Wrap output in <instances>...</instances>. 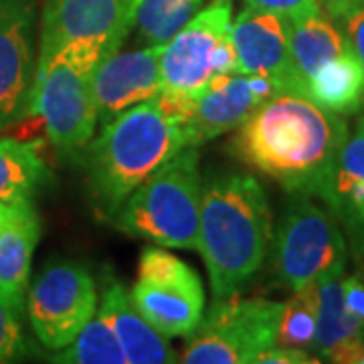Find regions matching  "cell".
Returning a JSON list of instances; mask_svg holds the SVG:
<instances>
[{
  "label": "cell",
  "mask_w": 364,
  "mask_h": 364,
  "mask_svg": "<svg viewBox=\"0 0 364 364\" xmlns=\"http://www.w3.org/2000/svg\"><path fill=\"white\" fill-rule=\"evenodd\" d=\"M348 132L346 117L310 97L275 93L237 128L231 150L289 195L316 196Z\"/></svg>",
  "instance_id": "cell-1"
},
{
  "label": "cell",
  "mask_w": 364,
  "mask_h": 364,
  "mask_svg": "<svg viewBox=\"0 0 364 364\" xmlns=\"http://www.w3.org/2000/svg\"><path fill=\"white\" fill-rule=\"evenodd\" d=\"M272 208L261 182L247 172H219L203 182L198 253L215 299L239 294L269 253Z\"/></svg>",
  "instance_id": "cell-2"
},
{
  "label": "cell",
  "mask_w": 364,
  "mask_h": 364,
  "mask_svg": "<svg viewBox=\"0 0 364 364\" xmlns=\"http://www.w3.org/2000/svg\"><path fill=\"white\" fill-rule=\"evenodd\" d=\"M186 148L182 126L148 100L102 126L87 150V181L93 200L114 219L126 198L158 168Z\"/></svg>",
  "instance_id": "cell-3"
},
{
  "label": "cell",
  "mask_w": 364,
  "mask_h": 364,
  "mask_svg": "<svg viewBox=\"0 0 364 364\" xmlns=\"http://www.w3.org/2000/svg\"><path fill=\"white\" fill-rule=\"evenodd\" d=\"M200 156L195 146L144 181L112 219L119 231L170 249L198 251V227L203 207Z\"/></svg>",
  "instance_id": "cell-4"
},
{
  "label": "cell",
  "mask_w": 364,
  "mask_h": 364,
  "mask_svg": "<svg viewBox=\"0 0 364 364\" xmlns=\"http://www.w3.org/2000/svg\"><path fill=\"white\" fill-rule=\"evenodd\" d=\"M105 55L93 45H67L37 65L26 116H35L61 154L85 150L97 128L93 75Z\"/></svg>",
  "instance_id": "cell-5"
},
{
  "label": "cell",
  "mask_w": 364,
  "mask_h": 364,
  "mask_svg": "<svg viewBox=\"0 0 364 364\" xmlns=\"http://www.w3.org/2000/svg\"><path fill=\"white\" fill-rule=\"evenodd\" d=\"M272 273L289 289L344 275L348 243L338 219L316 205L310 195H291L269 243Z\"/></svg>",
  "instance_id": "cell-6"
},
{
  "label": "cell",
  "mask_w": 364,
  "mask_h": 364,
  "mask_svg": "<svg viewBox=\"0 0 364 364\" xmlns=\"http://www.w3.org/2000/svg\"><path fill=\"white\" fill-rule=\"evenodd\" d=\"M233 0H210L162 47V91L195 100L221 73L237 71Z\"/></svg>",
  "instance_id": "cell-7"
},
{
  "label": "cell",
  "mask_w": 364,
  "mask_h": 364,
  "mask_svg": "<svg viewBox=\"0 0 364 364\" xmlns=\"http://www.w3.org/2000/svg\"><path fill=\"white\" fill-rule=\"evenodd\" d=\"M284 301L263 298L215 299L213 308L191 334L182 354L186 364H257L275 346Z\"/></svg>",
  "instance_id": "cell-8"
},
{
  "label": "cell",
  "mask_w": 364,
  "mask_h": 364,
  "mask_svg": "<svg viewBox=\"0 0 364 364\" xmlns=\"http://www.w3.org/2000/svg\"><path fill=\"white\" fill-rule=\"evenodd\" d=\"M130 298L164 338L191 336L205 316V287L198 273L166 249H144Z\"/></svg>",
  "instance_id": "cell-9"
},
{
  "label": "cell",
  "mask_w": 364,
  "mask_h": 364,
  "mask_svg": "<svg viewBox=\"0 0 364 364\" xmlns=\"http://www.w3.org/2000/svg\"><path fill=\"white\" fill-rule=\"evenodd\" d=\"M26 316L49 350L65 348L97 312V287L77 261H49L26 291Z\"/></svg>",
  "instance_id": "cell-10"
},
{
  "label": "cell",
  "mask_w": 364,
  "mask_h": 364,
  "mask_svg": "<svg viewBox=\"0 0 364 364\" xmlns=\"http://www.w3.org/2000/svg\"><path fill=\"white\" fill-rule=\"evenodd\" d=\"M136 0H47L37 65L67 45H93L109 57L134 26Z\"/></svg>",
  "instance_id": "cell-11"
},
{
  "label": "cell",
  "mask_w": 364,
  "mask_h": 364,
  "mask_svg": "<svg viewBox=\"0 0 364 364\" xmlns=\"http://www.w3.org/2000/svg\"><path fill=\"white\" fill-rule=\"evenodd\" d=\"M35 0H0V132L26 116L37 73Z\"/></svg>",
  "instance_id": "cell-12"
},
{
  "label": "cell",
  "mask_w": 364,
  "mask_h": 364,
  "mask_svg": "<svg viewBox=\"0 0 364 364\" xmlns=\"http://www.w3.org/2000/svg\"><path fill=\"white\" fill-rule=\"evenodd\" d=\"M289 37L291 21L287 16L243 6L231 26L237 71L269 79L277 93L306 95L294 69Z\"/></svg>",
  "instance_id": "cell-13"
},
{
  "label": "cell",
  "mask_w": 364,
  "mask_h": 364,
  "mask_svg": "<svg viewBox=\"0 0 364 364\" xmlns=\"http://www.w3.org/2000/svg\"><path fill=\"white\" fill-rule=\"evenodd\" d=\"M269 79L241 71L221 73L196 97L193 114L184 124L186 146H203L208 140L237 130L265 100L275 95Z\"/></svg>",
  "instance_id": "cell-14"
},
{
  "label": "cell",
  "mask_w": 364,
  "mask_h": 364,
  "mask_svg": "<svg viewBox=\"0 0 364 364\" xmlns=\"http://www.w3.org/2000/svg\"><path fill=\"white\" fill-rule=\"evenodd\" d=\"M160 55L162 47L116 51L97 65L93 75V93L97 122L102 126L117 114L162 93Z\"/></svg>",
  "instance_id": "cell-15"
},
{
  "label": "cell",
  "mask_w": 364,
  "mask_h": 364,
  "mask_svg": "<svg viewBox=\"0 0 364 364\" xmlns=\"http://www.w3.org/2000/svg\"><path fill=\"white\" fill-rule=\"evenodd\" d=\"M41 219L33 198L0 203V299L23 314Z\"/></svg>",
  "instance_id": "cell-16"
},
{
  "label": "cell",
  "mask_w": 364,
  "mask_h": 364,
  "mask_svg": "<svg viewBox=\"0 0 364 364\" xmlns=\"http://www.w3.org/2000/svg\"><path fill=\"white\" fill-rule=\"evenodd\" d=\"M316 196L348 231L354 247L364 251V109Z\"/></svg>",
  "instance_id": "cell-17"
},
{
  "label": "cell",
  "mask_w": 364,
  "mask_h": 364,
  "mask_svg": "<svg viewBox=\"0 0 364 364\" xmlns=\"http://www.w3.org/2000/svg\"><path fill=\"white\" fill-rule=\"evenodd\" d=\"M100 291L102 304L97 312L114 328L128 364H166L178 360L166 338L136 310L128 287L119 282L112 267L102 272Z\"/></svg>",
  "instance_id": "cell-18"
},
{
  "label": "cell",
  "mask_w": 364,
  "mask_h": 364,
  "mask_svg": "<svg viewBox=\"0 0 364 364\" xmlns=\"http://www.w3.org/2000/svg\"><path fill=\"white\" fill-rule=\"evenodd\" d=\"M312 352L328 363H363L364 326L344 299L342 275H328L318 282V322Z\"/></svg>",
  "instance_id": "cell-19"
},
{
  "label": "cell",
  "mask_w": 364,
  "mask_h": 364,
  "mask_svg": "<svg viewBox=\"0 0 364 364\" xmlns=\"http://www.w3.org/2000/svg\"><path fill=\"white\" fill-rule=\"evenodd\" d=\"M306 97L344 117L363 112L364 67L352 47L330 59L308 79Z\"/></svg>",
  "instance_id": "cell-20"
},
{
  "label": "cell",
  "mask_w": 364,
  "mask_h": 364,
  "mask_svg": "<svg viewBox=\"0 0 364 364\" xmlns=\"http://www.w3.org/2000/svg\"><path fill=\"white\" fill-rule=\"evenodd\" d=\"M289 49L294 69L306 87L308 79L330 59L350 49V43L334 21L320 13L291 21Z\"/></svg>",
  "instance_id": "cell-21"
},
{
  "label": "cell",
  "mask_w": 364,
  "mask_h": 364,
  "mask_svg": "<svg viewBox=\"0 0 364 364\" xmlns=\"http://www.w3.org/2000/svg\"><path fill=\"white\" fill-rule=\"evenodd\" d=\"M49 178L37 146L18 138H0V203L33 198Z\"/></svg>",
  "instance_id": "cell-22"
},
{
  "label": "cell",
  "mask_w": 364,
  "mask_h": 364,
  "mask_svg": "<svg viewBox=\"0 0 364 364\" xmlns=\"http://www.w3.org/2000/svg\"><path fill=\"white\" fill-rule=\"evenodd\" d=\"M208 0H136L134 26L144 47H164Z\"/></svg>",
  "instance_id": "cell-23"
},
{
  "label": "cell",
  "mask_w": 364,
  "mask_h": 364,
  "mask_svg": "<svg viewBox=\"0 0 364 364\" xmlns=\"http://www.w3.org/2000/svg\"><path fill=\"white\" fill-rule=\"evenodd\" d=\"M51 360L63 364H128L114 328L100 312H95L77 338L65 348H59Z\"/></svg>",
  "instance_id": "cell-24"
},
{
  "label": "cell",
  "mask_w": 364,
  "mask_h": 364,
  "mask_svg": "<svg viewBox=\"0 0 364 364\" xmlns=\"http://www.w3.org/2000/svg\"><path fill=\"white\" fill-rule=\"evenodd\" d=\"M318 322V282L294 289V296L284 301L277 346L312 350Z\"/></svg>",
  "instance_id": "cell-25"
},
{
  "label": "cell",
  "mask_w": 364,
  "mask_h": 364,
  "mask_svg": "<svg viewBox=\"0 0 364 364\" xmlns=\"http://www.w3.org/2000/svg\"><path fill=\"white\" fill-rule=\"evenodd\" d=\"M18 316L21 312L0 299V363H11L25 352V336Z\"/></svg>",
  "instance_id": "cell-26"
},
{
  "label": "cell",
  "mask_w": 364,
  "mask_h": 364,
  "mask_svg": "<svg viewBox=\"0 0 364 364\" xmlns=\"http://www.w3.org/2000/svg\"><path fill=\"white\" fill-rule=\"evenodd\" d=\"M243 4L255 11L282 14L289 21H299V18L322 13L318 6V0H243Z\"/></svg>",
  "instance_id": "cell-27"
},
{
  "label": "cell",
  "mask_w": 364,
  "mask_h": 364,
  "mask_svg": "<svg viewBox=\"0 0 364 364\" xmlns=\"http://www.w3.org/2000/svg\"><path fill=\"white\" fill-rule=\"evenodd\" d=\"M320 363V358H314L310 350L299 348H286V346H272L257 358V364H312Z\"/></svg>",
  "instance_id": "cell-28"
},
{
  "label": "cell",
  "mask_w": 364,
  "mask_h": 364,
  "mask_svg": "<svg viewBox=\"0 0 364 364\" xmlns=\"http://www.w3.org/2000/svg\"><path fill=\"white\" fill-rule=\"evenodd\" d=\"M342 291L348 308L358 316L364 326V272L342 275Z\"/></svg>",
  "instance_id": "cell-29"
},
{
  "label": "cell",
  "mask_w": 364,
  "mask_h": 364,
  "mask_svg": "<svg viewBox=\"0 0 364 364\" xmlns=\"http://www.w3.org/2000/svg\"><path fill=\"white\" fill-rule=\"evenodd\" d=\"M340 25H342L346 39H348L350 47L358 55V59L364 67V4L352 14H348Z\"/></svg>",
  "instance_id": "cell-30"
},
{
  "label": "cell",
  "mask_w": 364,
  "mask_h": 364,
  "mask_svg": "<svg viewBox=\"0 0 364 364\" xmlns=\"http://www.w3.org/2000/svg\"><path fill=\"white\" fill-rule=\"evenodd\" d=\"M364 0H318V6L324 16H328L334 23H342L348 14H352L356 9H360Z\"/></svg>",
  "instance_id": "cell-31"
},
{
  "label": "cell",
  "mask_w": 364,
  "mask_h": 364,
  "mask_svg": "<svg viewBox=\"0 0 364 364\" xmlns=\"http://www.w3.org/2000/svg\"><path fill=\"white\" fill-rule=\"evenodd\" d=\"M363 364H364V358H363Z\"/></svg>",
  "instance_id": "cell-32"
}]
</instances>
